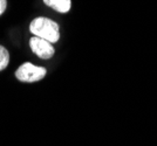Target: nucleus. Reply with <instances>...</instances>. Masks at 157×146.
<instances>
[{
    "instance_id": "nucleus-1",
    "label": "nucleus",
    "mask_w": 157,
    "mask_h": 146,
    "mask_svg": "<svg viewBox=\"0 0 157 146\" xmlns=\"http://www.w3.org/2000/svg\"><path fill=\"white\" fill-rule=\"evenodd\" d=\"M29 31L33 34V36L44 39L51 43H55L60 39L59 25L48 18H35L29 24Z\"/></svg>"
},
{
    "instance_id": "nucleus-2",
    "label": "nucleus",
    "mask_w": 157,
    "mask_h": 146,
    "mask_svg": "<svg viewBox=\"0 0 157 146\" xmlns=\"http://www.w3.org/2000/svg\"><path fill=\"white\" fill-rule=\"evenodd\" d=\"M47 74V69L44 67H38L31 62H25L17 69L15 77L24 83H34L41 81Z\"/></svg>"
},
{
    "instance_id": "nucleus-3",
    "label": "nucleus",
    "mask_w": 157,
    "mask_h": 146,
    "mask_svg": "<svg viewBox=\"0 0 157 146\" xmlns=\"http://www.w3.org/2000/svg\"><path fill=\"white\" fill-rule=\"evenodd\" d=\"M29 47H31L33 53L42 60L52 59L55 53V49L51 42L36 38V36H32L29 39Z\"/></svg>"
},
{
    "instance_id": "nucleus-4",
    "label": "nucleus",
    "mask_w": 157,
    "mask_h": 146,
    "mask_svg": "<svg viewBox=\"0 0 157 146\" xmlns=\"http://www.w3.org/2000/svg\"><path fill=\"white\" fill-rule=\"evenodd\" d=\"M44 2L59 13H67L72 7L71 0H44Z\"/></svg>"
},
{
    "instance_id": "nucleus-5",
    "label": "nucleus",
    "mask_w": 157,
    "mask_h": 146,
    "mask_svg": "<svg viewBox=\"0 0 157 146\" xmlns=\"http://www.w3.org/2000/svg\"><path fill=\"white\" fill-rule=\"evenodd\" d=\"M10 63V53L4 46L0 45V71L6 69Z\"/></svg>"
},
{
    "instance_id": "nucleus-6",
    "label": "nucleus",
    "mask_w": 157,
    "mask_h": 146,
    "mask_svg": "<svg viewBox=\"0 0 157 146\" xmlns=\"http://www.w3.org/2000/svg\"><path fill=\"white\" fill-rule=\"evenodd\" d=\"M6 6H7L6 0H0V15L4 14V12L6 11Z\"/></svg>"
}]
</instances>
